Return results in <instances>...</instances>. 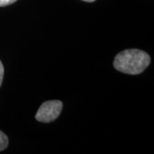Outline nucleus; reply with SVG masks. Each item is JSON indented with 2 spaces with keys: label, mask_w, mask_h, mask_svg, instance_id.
I'll use <instances>...</instances> for the list:
<instances>
[{
  "label": "nucleus",
  "mask_w": 154,
  "mask_h": 154,
  "mask_svg": "<svg viewBox=\"0 0 154 154\" xmlns=\"http://www.w3.org/2000/svg\"><path fill=\"white\" fill-rule=\"evenodd\" d=\"M150 62L151 57L146 51L128 49L116 56L113 65L118 71L128 75H139L148 67Z\"/></svg>",
  "instance_id": "nucleus-1"
},
{
  "label": "nucleus",
  "mask_w": 154,
  "mask_h": 154,
  "mask_svg": "<svg viewBox=\"0 0 154 154\" xmlns=\"http://www.w3.org/2000/svg\"><path fill=\"white\" fill-rule=\"evenodd\" d=\"M63 109V103L60 100H49L45 101L35 115L36 120L41 122H51L56 120Z\"/></svg>",
  "instance_id": "nucleus-2"
},
{
  "label": "nucleus",
  "mask_w": 154,
  "mask_h": 154,
  "mask_svg": "<svg viewBox=\"0 0 154 154\" xmlns=\"http://www.w3.org/2000/svg\"><path fill=\"white\" fill-rule=\"evenodd\" d=\"M9 140L5 134L0 130V152L4 151L8 146Z\"/></svg>",
  "instance_id": "nucleus-3"
},
{
  "label": "nucleus",
  "mask_w": 154,
  "mask_h": 154,
  "mask_svg": "<svg viewBox=\"0 0 154 154\" xmlns=\"http://www.w3.org/2000/svg\"><path fill=\"white\" fill-rule=\"evenodd\" d=\"M17 0H0V7H4V6L10 5L14 4L15 2H17Z\"/></svg>",
  "instance_id": "nucleus-4"
},
{
  "label": "nucleus",
  "mask_w": 154,
  "mask_h": 154,
  "mask_svg": "<svg viewBox=\"0 0 154 154\" xmlns=\"http://www.w3.org/2000/svg\"><path fill=\"white\" fill-rule=\"evenodd\" d=\"M4 75H5V69H4V65H3L2 62L0 61V87H1L2 82H3Z\"/></svg>",
  "instance_id": "nucleus-5"
},
{
  "label": "nucleus",
  "mask_w": 154,
  "mask_h": 154,
  "mask_svg": "<svg viewBox=\"0 0 154 154\" xmlns=\"http://www.w3.org/2000/svg\"><path fill=\"white\" fill-rule=\"evenodd\" d=\"M82 1H85V2H89V3H92V2H94L96 0H82Z\"/></svg>",
  "instance_id": "nucleus-6"
}]
</instances>
